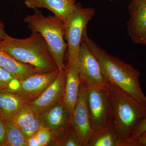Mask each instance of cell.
Masks as SVG:
<instances>
[{
    "instance_id": "6da1fadb",
    "label": "cell",
    "mask_w": 146,
    "mask_h": 146,
    "mask_svg": "<svg viewBox=\"0 0 146 146\" xmlns=\"http://www.w3.org/2000/svg\"><path fill=\"white\" fill-rule=\"evenodd\" d=\"M82 40L96 58L108 81L146 106V96L140 82V72L130 64L108 53L89 37L87 27L84 31Z\"/></svg>"
},
{
    "instance_id": "7a4b0ae2",
    "label": "cell",
    "mask_w": 146,
    "mask_h": 146,
    "mask_svg": "<svg viewBox=\"0 0 146 146\" xmlns=\"http://www.w3.org/2000/svg\"><path fill=\"white\" fill-rule=\"evenodd\" d=\"M106 86L112 108L113 129L125 146H129L131 134L146 117V106L110 82L108 81Z\"/></svg>"
},
{
    "instance_id": "3957f363",
    "label": "cell",
    "mask_w": 146,
    "mask_h": 146,
    "mask_svg": "<svg viewBox=\"0 0 146 146\" xmlns=\"http://www.w3.org/2000/svg\"><path fill=\"white\" fill-rule=\"evenodd\" d=\"M1 44L7 52L21 63L33 67L40 73L58 70L44 37L40 33L31 32L25 39L9 36Z\"/></svg>"
},
{
    "instance_id": "277c9868",
    "label": "cell",
    "mask_w": 146,
    "mask_h": 146,
    "mask_svg": "<svg viewBox=\"0 0 146 146\" xmlns=\"http://www.w3.org/2000/svg\"><path fill=\"white\" fill-rule=\"evenodd\" d=\"M24 21L31 32L38 33L44 37L58 70L65 69L64 57L68 44L65 41V24L54 15L45 16L36 9Z\"/></svg>"
},
{
    "instance_id": "5b68a950",
    "label": "cell",
    "mask_w": 146,
    "mask_h": 146,
    "mask_svg": "<svg viewBox=\"0 0 146 146\" xmlns=\"http://www.w3.org/2000/svg\"><path fill=\"white\" fill-rule=\"evenodd\" d=\"M95 14L94 8H83L80 4H76L74 9L65 25V39L68 48L67 65H76L82 35Z\"/></svg>"
},
{
    "instance_id": "8992f818",
    "label": "cell",
    "mask_w": 146,
    "mask_h": 146,
    "mask_svg": "<svg viewBox=\"0 0 146 146\" xmlns=\"http://www.w3.org/2000/svg\"><path fill=\"white\" fill-rule=\"evenodd\" d=\"M86 103L93 132L112 125V108L106 86H86Z\"/></svg>"
},
{
    "instance_id": "52a82bcc",
    "label": "cell",
    "mask_w": 146,
    "mask_h": 146,
    "mask_svg": "<svg viewBox=\"0 0 146 146\" xmlns=\"http://www.w3.org/2000/svg\"><path fill=\"white\" fill-rule=\"evenodd\" d=\"M76 65L81 83L86 86L107 85V79L98 61L82 40Z\"/></svg>"
},
{
    "instance_id": "ba28073f",
    "label": "cell",
    "mask_w": 146,
    "mask_h": 146,
    "mask_svg": "<svg viewBox=\"0 0 146 146\" xmlns=\"http://www.w3.org/2000/svg\"><path fill=\"white\" fill-rule=\"evenodd\" d=\"M40 114L43 125L48 129L56 145L71 124L70 114L63 98Z\"/></svg>"
},
{
    "instance_id": "9c48e42d",
    "label": "cell",
    "mask_w": 146,
    "mask_h": 146,
    "mask_svg": "<svg viewBox=\"0 0 146 146\" xmlns=\"http://www.w3.org/2000/svg\"><path fill=\"white\" fill-rule=\"evenodd\" d=\"M73 129L82 146H87L93 131L91 128L87 103L86 86L81 83L78 100L71 119Z\"/></svg>"
},
{
    "instance_id": "30bf717a",
    "label": "cell",
    "mask_w": 146,
    "mask_h": 146,
    "mask_svg": "<svg viewBox=\"0 0 146 146\" xmlns=\"http://www.w3.org/2000/svg\"><path fill=\"white\" fill-rule=\"evenodd\" d=\"M59 70L49 72L38 73L19 81L15 93L29 102L38 98L56 78Z\"/></svg>"
},
{
    "instance_id": "8fae6325",
    "label": "cell",
    "mask_w": 146,
    "mask_h": 146,
    "mask_svg": "<svg viewBox=\"0 0 146 146\" xmlns=\"http://www.w3.org/2000/svg\"><path fill=\"white\" fill-rule=\"evenodd\" d=\"M66 82L65 69L60 70L54 81L37 98L29 103L35 112L41 114L63 98Z\"/></svg>"
},
{
    "instance_id": "7c38bea8",
    "label": "cell",
    "mask_w": 146,
    "mask_h": 146,
    "mask_svg": "<svg viewBox=\"0 0 146 146\" xmlns=\"http://www.w3.org/2000/svg\"><path fill=\"white\" fill-rule=\"evenodd\" d=\"M128 9L129 35L133 43L142 44L146 38V0H131Z\"/></svg>"
},
{
    "instance_id": "4fadbf2b",
    "label": "cell",
    "mask_w": 146,
    "mask_h": 146,
    "mask_svg": "<svg viewBox=\"0 0 146 146\" xmlns=\"http://www.w3.org/2000/svg\"><path fill=\"white\" fill-rule=\"evenodd\" d=\"M76 0H25L29 8L46 9L66 25L75 7Z\"/></svg>"
},
{
    "instance_id": "5bb4252c",
    "label": "cell",
    "mask_w": 146,
    "mask_h": 146,
    "mask_svg": "<svg viewBox=\"0 0 146 146\" xmlns=\"http://www.w3.org/2000/svg\"><path fill=\"white\" fill-rule=\"evenodd\" d=\"M65 70L66 82L63 100L69 111L71 120L78 100L81 81L76 65H67Z\"/></svg>"
},
{
    "instance_id": "9a60e30c",
    "label": "cell",
    "mask_w": 146,
    "mask_h": 146,
    "mask_svg": "<svg viewBox=\"0 0 146 146\" xmlns=\"http://www.w3.org/2000/svg\"><path fill=\"white\" fill-rule=\"evenodd\" d=\"M29 103L15 92L0 91V117L5 121H11L14 115Z\"/></svg>"
},
{
    "instance_id": "2e32d148",
    "label": "cell",
    "mask_w": 146,
    "mask_h": 146,
    "mask_svg": "<svg viewBox=\"0 0 146 146\" xmlns=\"http://www.w3.org/2000/svg\"><path fill=\"white\" fill-rule=\"evenodd\" d=\"M0 41V66L19 81L40 73L30 65L19 62L3 48Z\"/></svg>"
},
{
    "instance_id": "e0dca14e",
    "label": "cell",
    "mask_w": 146,
    "mask_h": 146,
    "mask_svg": "<svg viewBox=\"0 0 146 146\" xmlns=\"http://www.w3.org/2000/svg\"><path fill=\"white\" fill-rule=\"evenodd\" d=\"M87 146H125L112 125L94 131Z\"/></svg>"
},
{
    "instance_id": "ac0fdd59",
    "label": "cell",
    "mask_w": 146,
    "mask_h": 146,
    "mask_svg": "<svg viewBox=\"0 0 146 146\" xmlns=\"http://www.w3.org/2000/svg\"><path fill=\"white\" fill-rule=\"evenodd\" d=\"M6 137L4 146H26L27 138L21 129L11 121L5 122Z\"/></svg>"
},
{
    "instance_id": "d6986e66",
    "label": "cell",
    "mask_w": 146,
    "mask_h": 146,
    "mask_svg": "<svg viewBox=\"0 0 146 146\" xmlns=\"http://www.w3.org/2000/svg\"><path fill=\"white\" fill-rule=\"evenodd\" d=\"M28 104L19 110L11 120V122L19 128H23L29 125L37 115V113L35 112Z\"/></svg>"
},
{
    "instance_id": "ffe728a7",
    "label": "cell",
    "mask_w": 146,
    "mask_h": 146,
    "mask_svg": "<svg viewBox=\"0 0 146 146\" xmlns=\"http://www.w3.org/2000/svg\"><path fill=\"white\" fill-rule=\"evenodd\" d=\"M19 85V80L0 66V91L15 92Z\"/></svg>"
},
{
    "instance_id": "44dd1931",
    "label": "cell",
    "mask_w": 146,
    "mask_h": 146,
    "mask_svg": "<svg viewBox=\"0 0 146 146\" xmlns=\"http://www.w3.org/2000/svg\"><path fill=\"white\" fill-rule=\"evenodd\" d=\"M56 146H82L73 129L71 123L66 133L58 141Z\"/></svg>"
},
{
    "instance_id": "7402d4cb",
    "label": "cell",
    "mask_w": 146,
    "mask_h": 146,
    "mask_svg": "<svg viewBox=\"0 0 146 146\" xmlns=\"http://www.w3.org/2000/svg\"><path fill=\"white\" fill-rule=\"evenodd\" d=\"M44 127L40 114L37 113L36 117L29 125L21 128L22 132L27 138L36 135L41 128Z\"/></svg>"
},
{
    "instance_id": "603a6c76",
    "label": "cell",
    "mask_w": 146,
    "mask_h": 146,
    "mask_svg": "<svg viewBox=\"0 0 146 146\" xmlns=\"http://www.w3.org/2000/svg\"><path fill=\"white\" fill-rule=\"evenodd\" d=\"M35 135L39 141L40 146L48 145L52 142V133L48 129L45 127L41 128Z\"/></svg>"
},
{
    "instance_id": "cb8c5ba5",
    "label": "cell",
    "mask_w": 146,
    "mask_h": 146,
    "mask_svg": "<svg viewBox=\"0 0 146 146\" xmlns=\"http://www.w3.org/2000/svg\"><path fill=\"white\" fill-rule=\"evenodd\" d=\"M146 131V117L137 126L133 131L129 140V146H132L133 141Z\"/></svg>"
},
{
    "instance_id": "d4e9b609",
    "label": "cell",
    "mask_w": 146,
    "mask_h": 146,
    "mask_svg": "<svg viewBox=\"0 0 146 146\" xmlns=\"http://www.w3.org/2000/svg\"><path fill=\"white\" fill-rule=\"evenodd\" d=\"M6 137L5 121L0 117V146H4Z\"/></svg>"
},
{
    "instance_id": "484cf974",
    "label": "cell",
    "mask_w": 146,
    "mask_h": 146,
    "mask_svg": "<svg viewBox=\"0 0 146 146\" xmlns=\"http://www.w3.org/2000/svg\"><path fill=\"white\" fill-rule=\"evenodd\" d=\"M132 146H146V131L133 141Z\"/></svg>"
},
{
    "instance_id": "4316f807",
    "label": "cell",
    "mask_w": 146,
    "mask_h": 146,
    "mask_svg": "<svg viewBox=\"0 0 146 146\" xmlns=\"http://www.w3.org/2000/svg\"><path fill=\"white\" fill-rule=\"evenodd\" d=\"M26 146H40L39 141L36 135L27 138Z\"/></svg>"
},
{
    "instance_id": "83f0119b",
    "label": "cell",
    "mask_w": 146,
    "mask_h": 146,
    "mask_svg": "<svg viewBox=\"0 0 146 146\" xmlns=\"http://www.w3.org/2000/svg\"><path fill=\"white\" fill-rule=\"evenodd\" d=\"M8 35L5 30V26L2 22L0 21V38L3 39L6 38Z\"/></svg>"
},
{
    "instance_id": "f1b7e54d",
    "label": "cell",
    "mask_w": 146,
    "mask_h": 146,
    "mask_svg": "<svg viewBox=\"0 0 146 146\" xmlns=\"http://www.w3.org/2000/svg\"><path fill=\"white\" fill-rule=\"evenodd\" d=\"M142 44L146 45V38L145 39V40H144Z\"/></svg>"
},
{
    "instance_id": "f546056e",
    "label": "cell",
    "mask_w": 146,
    "mask_h": 146,
    "mask_svg": "<svg viewBox=\"0 0 146 146\" xmlns=\"http://www.w3.org/2000/svg\"><path fill=\"white\" fill-rule=\"evenodd\" d=\"M1 40H2V39H1V38H0V41H1Z\"/></svg>"
},
{
    "instance_id": "4dcf8cb0",
    "label": "cell",
    "mask_w": 146,
    "mask_h": 146,
    "mask_svg": "<svg viewBox=\"0 0 146 146\" xmlns=\"http://www.w3.org/2000/svg\"><path fill=\"white\" fill-rule=\"evenodd\" d=\"M110 1H113V0H110Z\"/></svg>"
},
{
    "instance_id": "1f68e13d",
    "label": "cell",
    "mask_w": 146,
    "mask_h": 146,
    "mask_svg": "<svg viewBox=\"0 0 146 146\" xmlns=\"http://www.w3.org/2000/svg\"><path fill=\"white\" fill-rule=\"evenodd\" d=\"M9 1H10V0H9Z\"/></svg>"
},
{
    "instance_id": "d6a6232c",
    "label": "cell",
    "mask_w": 146,
    "mask_h": 146,
    "mask_svg": "<svg viewBox=\"0 0 146 146\" xmlns=\"http://www.w3.org/2000/svg\"><path fill=\"white\" fill-rule=\"evenodd\" d=\"M24 1H25V0H24Z\"/></svg>"
}]
</instances>
